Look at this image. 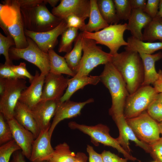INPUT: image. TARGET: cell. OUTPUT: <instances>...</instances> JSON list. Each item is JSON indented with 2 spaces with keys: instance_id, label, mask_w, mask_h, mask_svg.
I'll use <instances>...</instances> for the list:
<instances>
[{
  "instance_id": "obj_1",
  "label": "cell",
  "mask_w": 162,
  "mask_h": 162,
  "mask_svg": "<svg viewBox=\"0 0 162 162\" xmlns=\"http://www.w3.org/2000/svg\"><path fill=\"white\" fill-rule=\"evenodd\" d=\"M124 80L129 94L142 86L144 77V67L139 54L125 50L113 55L111 62Z\"/></svg>"
},
{
  "instance_id": "obj_2",
  "label": "cell",
  "mask_w": 162,
  "mask_h": 162,
  "mask_svg": "<svg viewBox=\"0 0 162 162\" xmlns=\"http://www.w3.org/2000/svg\"><path fill=\"white\" fill-rule=\"evenodd\" d=\"M99 76L100 81L108 88L111 94L112 104L109 113L114 120L123 115L125 102L129 95L126 84L111 62L105 64Z\"/></svg>"
},
{
  "instance_id": "obj_3",
  "label": "cell",
  "mask_w": 162,
  "mask_h": 162,
  "mask_svg": "<svg viewBox=\"0 0 162 162\" xmlns=\"http://www.w3.org/2000/svg\"><path fill=\"white\" fill-rule=\"evenodd\" d=\"M1 23L15 41V47L26 48L28 45L24 33V28L18 0H7L4 4H0Z\"/></svg>"
},
{
  "instance_id": "obj_4",
  "label": "cell",
  "mask_w": 162,
  "mask_h": 162,
  "mask_svg": "<svg viewBox=\"0 0 162 162\" xmlns=\"http://www.w3.org/2000/svg\"><path fill=\"white\" fill-rule=\"evenodd\" d=\"M44 1L35 6L20 7L25 29L37 32H46L57 26L62 20L48 10Z\"/></svg>"
},
{
  "instance_id": "obj_5",
  "label": "cell",
  "mask_w": 162,
  "mask_h": 162,
  "mask_svg": "<svg viewBox=\"0 0 162 162\" xmlns=\"http://www.w3.org/2000/svg\"><path fill=\"white\" fill-rule=\"evenodd\" d=\"M83 55L75 76L76 78L88 75L89 73L99 65L111 62L112 55L103 51L92 39L83 37Z\"/></svg>"
},
{
  "instance_id": "obj_6",
  "label": "cell",
  "mask_w": 162,
  "mask_h": 162,
  "mask_svg": "<svg viewBox=\"0 0 162 162\" xmlns=\"http://www.w3.org/2000/svg\"><path fill=\"white\" fill-rule=\"evenodd\" d=\"M128 29L127 23H124L110 24L96 32H81L84 38L93 40L97 44L106 46L110 50L109 53L113 55L118 52L121 46H128L123 38L124 33Z\"/></svg>"
},
{
  "instance_id": "obj_7",
  "label": "cell",
  "mask_w": 162,
  "mask_h": 162,
  "mask_svg": "<svg viewBox=\"0 0 162 162\" xmlns=\"http://www.w3.org/2000/svg\"><path fill=\"white\" fill-rule=\"evenodd\" d=\"M68 126L71 129L78 130L88 135L95 145H97L100 143L105 146L111 147L122 154L128 160L134 161L137 160L136 158L128 153L123 148L116 138L110 135V129L106 125L100 124L94 126H88L71 121L68 123Z\"/></svg>"
},
{
  "instance_id": "obj_8",
  "label": "cell",
  "mask_w": 162,
  "mask_h": 162,
  "mask_svg": "<svg viewBox=\"0 0 162 162\" xmlns=\"http://www.w3.org/2000/svg\"><path fill=\"white\" fill-rule=\"evenodd\" d=\"M158 93L150 85L142 86L127 97L123 115L126 119L135 117L147 110Z\"/></svg>"
},
{
  "instance_id": "obj_9",
  "label": "cell",
  "mask_w": 162,
  "mask_h": 162,
  "mask_svg": "<svg viewBox=\"0 0 162 162\" xmlns=\"http://www.w3.org/2000/svg\"><path fill=\"white\" fill-rule=\"evenodd\" d=\"M26 39L28 45L26 48H10L9 50L10 59H25L38 67L41 73L46 75L50 72V69L48 53L43 51L29 38L27 37Z\"/></svg>"
},
{
  "instance_id": "obj_10",
  "label": "cell",
  "mask_w": 162,
  "mask_h": 162,
  "mask_svg": "<svg viewBox=\"0 0 162 162\" xmlns=\"http://www.w3.org/2000/svg\"><path fill=\"white\" fill-rule=\"evenodd\" d=\"M27 87L25 80L5 79V90L0 96V113L7 121L14 118L16 104L22 92Z\"/></svg>"
},
{
  "instance_id": "obj_11",
  "label": "cell",
  "mask_w": 162,
  "mask_h": 162,
  "mask_svg": "<svg viewBox=\"0 0 162 162\" xmlns=\"http://www.w3.org/2000/svg\"><path fill=\"white\" fill-rule=\"evenodd\" d=\"M126 120L140 140L149 144L160 137L158 123L151 117L147 112Z\"/></svg>"
},
{
  "instance_id": "obj_12",
  "label": "cell",
  "mask_w": 162,
  "mask_h": 162,
  "mask_svg": "<svg viewBox=\"0 0 162 162\" xmlns=\"http://www.w3.org/2000/svg\"><path fill=\"white\" fill-rule=\"evenodd\" d=\"M65 20H62L57 26L53 29L44 32H37L24 29V33L27 37L31 39L44 52L48 51L57 44L58 36L68 28Z\"/></svg>"
},
{
  "instance_id": "obj_13",
  "label": "cell",
  "mask_w": 162,
  "mask_h": 162,
  "mask_svg": "<svg viewBox=\"0 0 162 162\" xmlns=\"http://www.w3.org/2000/svg\"><path fill=\"white\" fill-rule=\"evenodd\" d=\"M90 1L88 0H61L59 4L53 8L52 13L62 19L74 15L85 20L89 17Z\"/></svg>"
},
{
  "instance_id": "obj_14",
  "label": "cell",
  "mask_w": 162,
  "mask_h": 162,
  "mask_svg": "<svg viewBox=\"0 0 162 162\" xmlns=\"http://www.w3.org/2000/svg\"><path fill=\"white\" fill-rule=\"evenodd\" d=\"M69 79L49 72L45 76L41 100H59L66 89Z\"/></svg>"
},
{
  "instance_id": "obj_15",
  "label": "cell",
  "mask_w": 162,
  "mask_h": 162,
  "mask_svg": "<svg viewBox=\"0 0 162 162\" xmlns=\"http://www.w3.org/2000/svg\"><path fill=\"white\" fill-rule=\"evenodd\" d=\"M59 106V100H41L30 109L40 131L50 128Z\"/></svg>"
},
{
  "instance_id": "obj_16",
  "label": "cell",
  "mask_w": 162,
  "mask_h": 162,
  "mask_svg": "<svg viewBox=\"0 0 162 162\" xmlns=\"http://www.w3.org/2000/svg\"><path fill=\"white\" fill-rule=\"evenodd\" d=\"M94 101L93 98H90L82 102H74L69 100L61 103L57 109L49 130L50 137L56 127L61 121L80 115L83 107Z\"/></svg>"
},
{
  "instance_id": "obj_17",
  "label": "cell",
  "mask_w": 162,
  "mask_h": 162,
  "mask_svg": "<svg viewBox=\"0 0 162 162\" xmlns=\"http://www.w3.org/2000/svg\"><path fill=\"white\" fill-rule=\"evenodd\" d=\"M119 130V135L116 140L123 148L130 154L129 141H133L136 145L143 149L146 152L150 153L151 148L149 144L139 140L127 123L124 115L114 120Z\"/></svg>"
},
{
  "instance_id": "obj_18",
  "label": "cell",
  "mask_w": 162,
  "mask_h": 162,
  "mask_svg": "<svg viewBox=\"0 0 162 162\" xmlns=\"http://www.w3.org/2000/svg\"><path fill=\"white\" fill-rule=\"evenodd\" d=\"M48 128L40 131L34 140L31 154L29 159L31 162H41L48 161L52 155L54 149L50 142Z\"/></svg>"
},
{
  "instance_id": "obj_19",
  "label": "cell",
  "mask_w": 162,
  "mask_h": 162,
  "mask_svg": "<svg viewBox=\"0 0 162 162\" xmlns=\"http://www.w3.org/2000/svg\"><path fill=\"white\" fill-rule=\"evenodd\" d=\"M7 121L11 130L13 139L20 148L23 155L29 159L35 139L34 135L14 118Z\"/></svg>"
},
{
  "instance_id": "obj_20",
  "label": "cell",
  "mask_w": 162,
  "mask_h": 162,
  "mask_svg": "<svg viewBox=\"0 0 162 162\" xmlns=\"http://www.w3.org/2000/svg\"><path fill=\"white\" fill-rule=\"evenodd\" d=\"M46 75L36 71L30 85L22 91L19 101L30 109L40 101Z\"/></svg>"
},
{
  "instance_id": "obj_21",
  "label": "cell",
  "mask_w": 162,
  "mask_h": 162,
  "mask_svg": "<svg viewBox=\"0 0 162 162\" xmlns=\"http://www.w3.org/2000/svg\"><path fill=\"white\" fill-rule=\"evenodd\" d=\"M14 118L22 126L31 131L36 138L40 130L30 110L18 101L15 107Z\"/></svg>"
},
{
  "instance_id": "obj_22",
  "label": "cell",
  "mask_w": 162,
  "mask_h": 162,
  "mask_svg": "<svg viewBox=\"0 0 162 162\" xmlns=\"http://www.w3.org/2000/svg\"><path fill=\"white\" fill-rule=\"evenodd\" d=\"M152 19L142 10L133 9L128 20V30L130 31L132 36L142 41V30L151 21Z\"/></svg>"
},
{
  "instance_id": "obj_23",
  "label": "cell",
  "mask_w": 162,
  "mask_h": 162,
  "mask_svg": "<svg viewBox=\"0 0 162 162\" xmlns=\"http://www.w3.org/2000/svg\"><path fill=\"white\" fill-rule=\"evenodd\" d=\"M139 54L142 61L144 70V80L142 86L153 84L158 76V73L155 68V63L162 58V52L152 54Z\"/></svg>"
},
{
  "instance_id": "obj_24",
  "label": "cell",
  "mask_w": 162,
  "mask_h": 162,
  "mask_svg": "<svg viewBox=\"0 0 162 162\" xmlns=\"http://www.w3.org/2000/svg\"><path fill=\"white\" fill-rule=\"evenodd\" d=\"M100 81L99 76H86L76 78L69 79L66 91L59 101V105L70 100L72 95L78 90L88 85H95Z\"/></svg>"
},
{
  "instance_id": "obj_25",
  "label": "cell",
  "mask_w": 162,
  "mask_h": 162,
  "mask_svg": "<svg viewBox=\"0 0 162 162\" xmlns=\"http://www.w3.org/2000/svg\"><path fill=\"white\" fill-rule=\"evenodd\" d=\"M90 9L89 21L86 24L82 32H97L109 25L103 19L99 10L97 0H90Z\"/></svg>"
},
{
  "instance_id": "obj_26",
  "label": "cell",
  "mask_w": 162,
  "mask_h": 162,
  "mask_svg": "<svg viewBox=\"0 0 162 162\" xmlns=\"http://www.w3.org/2000/svg\"><path fill=\"white\" fill-rule=\"evenodd\" d=\"M128 46L124 47L125 50L138 53L152 54L160 50H162V42H144L132 36L128 37Z\"/></svg>"
},
{
  "instance_id": "obj_27",
  "label": "cell",
  "mask_w": 162,
  "mask_h": 162,
  "mask_svg": "<svg viewBox=\"0 0 162 162\" xmlns=\"http://www.w3.org/2000/svg\"><path fill=\"white\" fill-rule=\"evenodd\" d=\"M49 55L50 69V72L57 74H67L74 77L76 74L68 66L64 57L58 55L53 49L48 52Z\"/></svg>"
},
{
  "instance_id": "obj_28",
  "label": "cell",
  "mask_w": 162,
  "mask_h": 162,
  "mask_svg": "<svg viewBox=\"0 0 162 162\" xmlns=\"http://www.w3.org/2000/svg\"><path fill=\"white\" fill-rule=\"evenodd\" d=\"M83 37L81 32L75 41L74 45L71 50L64 56L70 68L76 74L78 70L82 58L83 49Z\"/></svg>"
},
{
  "instance_id": "obj_29",
  "label": "cell",
  "mask_w": 162,
  "mask_h": 162,
  "mask_svg": "<svg viewBox=\"0 0 162 162\" xmlns=\"http://www.w3.org/2000/svg\"><path fill=\"white\" fill-rule=\"evenodd\" d=\"M158 40L162 42V18L157 16L144 28L143 40L153 42Z\"/></svg>"
},
{
  "instance_id": "obj_30",
  "label": "cell",
  "mask_w": 162,
  "mask_h": 162,
  "mask_svg": "<svg viewBox=\"0 0 162 162\" xmlns=\"http://www.w3.org/2000/svg\"><path fill=\"white\" fill-rule=\"evenodd\" d=\"M97 4L102 16L108 24H118L120 20L117 16L113 0H98Z\"/></svg>"
},
{
  "instance_id": "obj_31",
  "label": "cell",
  "mask_w": 162,
  "mask_h": 162,
  "mask_svg": "<svg viewBox=\"0 0 162 162\" xmlns=\"http://www.w3.org/2000/svg\"><path fill=\"white\" fill-rule=\"evenodd\" d=\"M76 154L72 152L68 144L63 142L57 145L48 162H75Z\"/></svg>"
},
{
  "instance_id": "obj_32",
  "label": "cell",
  "mask_w": 162,
  "mask_h": 162,
  "mask_svg": "<svg viewBox=\"0 0 162 162\" xmlns=\"http://www.w3.org/2000/svg\"><path fill=\"white\" fill-rule=\"evenodd\" d=\"M77 29L68 27L62 34L58 52H70L72 49L73 42L78 36Z\"/></svg>"
},
{
  "instance_id": "obj_33",
  "label": "cell",
  "mask_w": 162,
  "mask_h": 162,
  "mask_svg": "<svg viewBox=\"0 0 162 162\" xmlns=\"http://www.w3.org/2000/svg\"><path fill=\"white\" fill-rule=\"evenodd\" d=\"M117 16L120 20H128L132 9L130 0H113Z\"/></svg>"
},
{
  "instance_id": "obj_34",
  "label": "cell",
  "mask_w": 162,
  "mask_h": 162,
  "mask_svg": "<svg viewBox=\"0 0 162 162\" xmlns=\"http://www.w3.org/2000/svg\"><path fill=\"white\" fill-rule=\"evenodd\" d=\"M20 150V148L14 139L0 146V162H10L13 153Z\"/></svg>"
},
{
  "instance_id": "obj_35",
  "label": "cell",
  "mask_w": 162,
  "mask_h": 162,
  "mask_svg": "<svg viewBox=\"0 0 162 162\" xmlns=\"http://www.w3.org/2000/svg\"><path fill=\"white\" fill-rule=\"evenodd\" d=\"M14 45H15V41L10 34H8L7 36H5L0 33V54L4 56L5 64H12L9 56V50L10 46Z\"/></svg>"
},
{
  "instance_id": "obj_36",
  "label": "cell",
  "mask_w": 162,
  "mask_h": 162,
  "mask_svg": "<svg viewBox=\"0 0 162 162\" xmlns=\"http://www.w3.org/2000/svg\"><path fill=\"white\" fill-rule=\"evenodd\" d=\"M13 139L11 130L7 121L0 113V145Z\"/></svg>"
},
{
  "instance_id": "obj_37",
  "label": "cell",
  "mask_w": 162,
  "mask_h": 162,
  "mask_svg": "<svg viewBox=\"0 0 162 162\" xmlns=\"http://www.w3.org/2000/svg\"><path fill=\"white\" fill-rule=\"evenodd\" d=\"M147 112L158 123L162 121V104L155 100L149 106L147 110Z\"/></svg>"
},
{
  "instance_id": "obj_38",
  "label": "cell",
  "mask_w": 162,
  "mask_h": 162,
  "mask_svg": "<svg viewBox=\"0 0 162 162\" xmlns=\"http://www.w3.org/2000/svg\"><path fill=\"white\" fill-rule=\"evenodd\" d=\"M149 145L151 157L155 161L162 162V137Z\"/></svg>"
},
{
  "instance_id": "obj_39",
  "label": "cell",
  "mask_w": 162,
  "mask_h": 162,
  "mask_svg": "<svg viewBox=\"0 0 162 162\" xmlns=\"http://www.w3.org/2000/svg\"><path fill=\"white\" fill-rule=\"evenodd\" d=\"M64 20L66 22L68 27L79 29L81 32L86 24L85 19L74 15H69Z\"/></svg>"
},
{
  "instance_id": "obj_40",
  "label": "cell",
  "mask_w": 162,
  "mask_h": 162,
  "mask_svg": "<svg viewBox=\"0 0 162 162\" xmlns=\"http://www.w3.org/2000/svg\"><path fill=\"white\" fill-rule=\"evenodd\" d=\"M10 67L16 74L25 79L26 78H28L30 83L32 82L34 76L31 75L27 70L25 63L21 62L18 65L12 64L10 65Z\"/></svg>"
},
{
  "instance_id": "obj_41",
  "label": "cell",
  "mask_w": 162,
  "mask_h": 162,
  "mask_svg": "<svg viewBox=\"0 0 162 162\" xmlns=\"http://www.w3.org/2000/svg\"><path fill=\"white\" fill-rule=\"evenodd\" d=\"M12 65V64H11ZM11 65L1 64L0 67V78L9 79H24L23 77L16 74L11 68Z\"/></svg>"
},
{
  "instance_id": "obj_42",
  "label": "cell",
  "mask_w": 162,
  "mask_h": 162,
  "mask_svg": "<svg viewBox=\"0 0 162 162\" xmlns=\"http://www.w3.org/2000/svg\"><path fill=\"white\" fill-rule=\"evenodd\" d=\"M160 0H148L143 11L152 19L157 15Z\"/></svg>"
},
{
  "instance_id": "obj_43",
  "label": "cell",
  "mask_w": 162,
  "mask_h": 162,
  "mask_svg": "<svg viewBox=\"0 0 162 162\" xmlns=\"http://www.w3.org/2000/svg\"><path fill=\"white\" fill-rule=\"evenodd\" d=\"M101 154L104 162H128L126 158H120L109 151L104 150Z\"/></svg>"
},
{
  "instance_id": "obj_44",
  "label": "cell",
  "mask_w": 162,
  "mask_h": 162,
  "mask_svg": "<svg viewBox=\"0 0 162 162\" xmlns=\"http://www.w3.org/2000/svg\"><path fill=\"white\" fill-rule=\"evenodd\" d=\"M86 151L88 154L89 162H104L101 154L96 152L92 146L87 145Z\"/></svg>"
},
{
  "instance_id": "obj_45",
  "label": "cell",
  "mask_w": 162,
  "mask_h": 162,
  "mask_svg": "<svg viewBox=\"0 0 162 162\" xmlns=\"http://www.w3.org/2000/svg\"><path fill=\"white\" fill-rule=\"evenodd\" d=\"M20 7H29L35 6L42 3V0H18Z\"/></svg>"
},
{
  "instance_id": "obj_46",
  "label": "cell",
  "mask_w": 162,
  "mask_h": 162,
  "mask_svg": "<svg viewBox=\"0 0 162 162\" xmlns=\"http://www.w3.org/2000/svg\"><path fill=\"white\" fill-rule=\"evenodd\" d=\"M25 156L22 154L21 151L18 150L14 152L12 156L11 160L10 162H26ZM41 162H48V161H44Z\"/></svg>"
},
{
  "instance_id": "obj_47",
  "label": "cell",
  "mask_w": 162,
  "mask_h": 162,
  "mask_svg": "<svg viewBox=\"0 0 162 162\" xmlns=\"http://www.w3.org/2000/svg\"><path fill=\"white\" fill-rule=\"evenodd\" d=\"M132 9H140L143 11L146 6L147 0H130Z\"/></svg>"
},
{
  "instance_id": "obj_48",
  "label": "cell",
  "mask_w": 162,
  "mask_h": 162,
  "mask_svg": "<svg viewBox=\"0 0 162 162\" xmlns=\"http://www.w3.org/2000/svg\"><path fill=\"white\" fill-rule=\"evenodd\" d=\"M158 73V78L153 85L154 87L158 93H162V70H159Z\"/></svg>"
},
{
  "instance_id": "obj_49",
  "label": "cell",
  "mask_w": 162,
  "mask_h": 162,
  "mask_svg": "<svg viewBox=\"0 0 162 162\" xmlns=\"http://www.w3.org/2000/svg\"><path fill=\"white\" fill-rule=\"evenodd\" d=\"M88 157L84 153L78 152L76 154L75 162H87Z\"/></svg>"
},
{
  "instance_id": "obj_50",
  "label": "cell",
  "mask_w": 162,
  "mask_h": 162,
  "mask_svg": "<svg viewBox=\"0 0 162 162\" xmlns=\"http://www.w3.org/2000/svg\"><path fill=\"white\" fill-rule=\"evenodd\" d=\"M5 87V79L0 78V96L3 94Z\"/></svg>"
},
{
  "instance_id": "obj_51",
  "label": "cell",
  "mask_w": 162,
  "mask_h": 162,
  "mask_svg": "<svg viewBox=\"0 0 162 162\" xmlns=\"http://www.w3.org/2000/svg\"><path fill=\"white\" fill-rule=\"evenodd\" d=\"M44 3L46 4L49 3L53 8L55 7L56 5L58 2V0H44Z\"/></svg>"
},
{
  "instance_id": "obj_52",
  "label": "cell",
  "mask_w": 162,
  "mask_h": 162,
  "mask_svg": "<svg viewBox=\"0 0 162 162\" xmlns=\"http://www.w3.org/2000/svg\"><path fill=\"white\" fill-rule=\"evenodd\" d=\"M159 9L157 16L162 18V0H160Z\"/></svg>"
},
{
  "instance_id": "obj_53",
  "label": "cell",
  "mask_w": 162,
  "mask_h": 162,
  "mask_svg": "<svg viewBox=\"0 0 162 162\" xmlns=\"http://www.w3.org/2000/svg\"><path fill=\"white\" fill-rule=\"evenodd\" d=\"M155 100L162 104V93H159L158 94Z\"/></svg>"
},
{
  "instance_id": "obj_54",
  "label": "cell",
  "mask_w": 162,
  "mask_h": 162,
  "mask_svg": "<svg viewBox=\"0 0 162 162\" xmlns=\"http://www.w3.org/2000/svg\"><path fill=\"white\" fill-rule=\"evenodd\" d=\"M160 131V133L161 134L162 137V121L158 123Z\"/></svg>"
},
{
  "instance_id": "obj_55",
  "label": "cell",
  "mask_w": 162,
  "mask_h": 162,
  "mask_svg": "<svg viewBox=\"0 0 162 162\" xmlns=\"http://www.w3.org/2000/svg\"><path fill=\"white\" fill-rule=\"evenodd\" d=\"M156 162V161H154V162Z\"/></svg>"
},
{
  "instance_id": "obj_56",
  "label": "cell",
  "mask_w": 162,
  "mask_h": 162,
  "mask_svg": "<svg viewBox=\"0 0 162 162\" xmlns=\"http://www.w3.org/2000/svg\"><path fill=\"white\" fill-rule=\"evenodd\" d=\"M139 162H141L140 161H139Z\"/></svg>"
}]
</instances>
